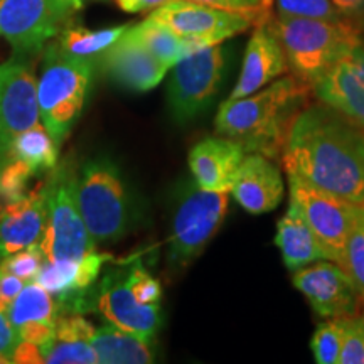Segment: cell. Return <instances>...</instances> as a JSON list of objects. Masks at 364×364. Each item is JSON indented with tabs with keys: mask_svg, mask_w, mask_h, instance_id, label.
I'll list each match as a JSON object with an SVG mask.
<instances>
[{
	"mask_svg": "<svg viewBox=\"0 0 364 364\" xmlns=\"http://www.w3.org/2000/svg\"><path fill=\"white\" fill-rule=\"evenodd\" d=\"M280 161L327 193L364 208V130L324 103H309L287 129Z\"/></svg>",
	"mask_w": 364,
	"mask_h": 364,
	"instance_id": "1",
	"label": "cell"
},
{
	"mask_svg": "<svg viewBox=\"0 0 364 364\" xmlns=\"http://www.w3.org/2000/svg\"><path fill=\"white\" fill-rule=\"evenodd\" d=\"M312 88L282 76L248 97L226 100L218 110L216 134L236 140L247 152L279 159L292 118L311 103Z\"/></svg>",
	"mask_w": 364,
	"mask_h": 364,
	"instance_id": "2",
	"label": "cell"
},
{
	"mask_svg": "<svg viewBox=\"0 0 364 364\" xmlns=\"http://www.w3.org/2000/svg\"><path fill=\"white\" fill-rule=\"evenodd\" d=\"M268 26L284 48L290 73L311 88L363 39L361 27L349 19L277 16L268 19Z\"/></svg>",
	"mask_w": 364,
	"mask_h": 364,
	"instance_id": "3",
	"label": "cell"
},
{
	"mask_svg": "<svg viewBox=\"0 0 364 364\" xmlns=\"http://www.w3.org/2000/svg\"><path fill=\"white\" fill-rule=\"evenodd\" d=\"M93 75V59L76 58L49 44L38 81V103L43 125L58 144L83 112Z\"/></svg>",
	"mask_w": 364,
	"mask_h": 364,
	"instance_id": "4",
	"label": "cell"
},
{
	"mask_svg": "<svg viewBox=\"0 0 364 364\" xmlns=\"http://www.w3.org/2000/svg\"><path fill=\"white\" fill-rule=\"evenodd\" d=\"M78 204L97 243L124 238L134 221V204L122 171L112 159H91L78 174Z\"/></svg>",
	"mask_w": 364,
	"mask_h": 364,
	"instance_id": "5",
	"label": "cell"
},
{
	"mask_svg": "<svg viewBox=\"0 0 364 364\" xmlns=\"http://www.w3.org/2000/svg\"><path fill=\"white\" fill-rule=\"evenodd\" d=\"M48 220L41 240L46 262L78 260L97 250L78 204V172L68 161L51 169L46 181Z\"/></svg>",
	"mask_w": 364,
	"mask_h": 364,
	"instance_id": "6",
	"label": "cell"
},
{
	"mask_svg": "<svg viewBox=\"0 0 364 364\" xmlns=\"http://www.w3.org/2000/svg\"><path fill=\"white\" fill-rule=\"evenodd\" d=\"M230 193L201 189L196 181H186L176 198L169 236V265L184 268L206 250L225 221Z\"/></svg>",
	"mask_w": 364,
	"mask_h": 364,
	"instance_id": "7",
	"label": "cell"
},
{
	"mask_svg": "<svg viewBox=\"0 0 364 364\" xmlns=\"http://www.w3.org/2000/svg\"><path fill=\"white\" fill-rule=\"evenodd\" d=\"M225 65V48L213 44L196 49L171 68L167 102L174 120L186 124L206 110L220 91Z\"/></svg>",
	"mask_w": 364,
	"mask_h": 364,
	"instance_id": "8",
	"label": "cell"
},
{
	"mask_svg": "<svg viewBox=\"0 0 364 364\" xmlns=\"http://www.w3.org/2000/svg\"><path fill=\"white\" fill-rule=\"evenodd\" d=\"M289 177V201L294 203L306 218L309 226L321 241L322 248L327 255V260L343 265L346 243L356 223L361 206L346 201L318 189L302 177L295 174H287Z\"/></svg>",
	"mask_w": 364,
	"mask_h": 364,
	"instance_id": "9",
	"label": "cell"
},
{
	"mask_svg": "<svg viewBox=\"0 0 364 364\" xmlns=\"http://www.w3.org/2000/svg\"><path fill=\"white\" fill-rule=\"evenodd\" d=\"M78 11L70 0H0V38L21 54H36Z\"/></svg>",
	"mask_w": 364,
	"mask_h": 364,
	"instance_id": "10",
	"label": "cell"
},
{
	"mask_svg": "<svg viewBox=\"0 0 364 364\" xmlns=\"http://www.w3.org/2000/svg\"><path fill=\"white\" fill-rule=\"evenodd\" d=\"M149 17L167 26L182 38L194 41L201 48L221 44L223 41L263 22L252 14L225 11L193 0H172L152 11Z\"/></svg>",
	"mask_w": 364,
	"mask_h": 364,
	"instance_id": "11",
	"label": "cell"
},
{
	"mask_svg": "<svg viewBox=\"0 0 364 364\" xmlns=\"http://www.w3.org/2000/svg\"><path fill=\"white\" fill-rule=\"evenodd\" d=\"M292 284L322 317H351L361 314L363 299L343 267L321 260L294 272Z\"/></svg>",
	"mask_w": 364,
	"mask_h": 364,
	"instance_id": "12",
	"label": "cell"
},
{
	"mask_svg": "<svg viewBox=\"0 0 364 364\" xmlns=\"http://www.w3.org/2000/svg\"><path fill=\"white\" fill-rule=\"evenodd\" d=\"M97 311L120 329L152 339L161 326V306L140 304L130 289L129 268H113L95 290Z\"/></svg>",
	"mask_w": 364,
	"mask_h": 364,
	"instance_id": "13",
	"label": "cell"
},
{
	"mask_svg": "<svg viewBox=\"0 0 364 364\" xmlns=\"http://www.w3.org/2000/svg\"><path fill=\"white\" fill-rule=\"evenodd\" d=\"M318 102L364 130V41L354 44L312 86Z\"/></svg>",
	"mask_w": 364,
	"mask_h": 364,
	"instance_id": "14",
	"label": "cell"
},
{
	"mask_svg": "<svg viewBox=\"0 0 364 364\" xmlns=\"http://www.w3.org/2000/svg\"><path fill=\"white\" fill-rule=\"evenodd\" d=\"M39 120L38 81L33 68L11 61V71L0 90V164L9 157L16 136Z\"/></svg>",
	"mask_w": 364,
	"mask_h": 364,
	"instance_id": "15",
	"label": "cell"
},
{
	"mask_svg": "<svg viewBox=\"0 0 364 364\" xmlns=\"http://www.w3.org/2000/svg\"><path fill=\"white\" fill-rule=\"evenodd\" d=\"M289 71V63L279 38L273 34L268 21L258 22L247 44L240 78L228 100L248 97Z\"/></svg>",
	"mask_w": 364,
	"mask_h": 364,
	"instance_id": "16",
	"label": "cell"
},
{
	"mask_svg": "<svg viewBox=\"0 0 364 364\" xmlns=\"http://www.w3.org/2000/svg\"><path fill=\"white\" fill-rule=\"evenodd\" d=\"M230 193L250 215H265L284 201V177L270 157L250 152L238 167Z\"/></svg>",
	"mask_w": 364,
	"mask_h": 364,
	"instance_id": "17",
	"label": "cell"
},
{
	"mask_svg": "<svg viewBox=\"0 0 364 364\" xmlns=\"http://www.w3.org/2000/svg\"><path fill=\"white\" fill-rule=\"evenodd\" d=\"M127 31L98 58L100 65L117 85L127 90L139 91V93L154 90L166 78L171 68L154 58Z\"/></svg>",
	"mask_w": 364,
	"mask_h": 364,
	"instance_id": "18",
	"label": "cell"
},
{
	"mask_svg": "<svg viewBox=\"0 0 364 364\" xmlns=\"http://www.w3.org/2000/svg\"><path fill=\"white\" fill-rule=\"evenodd\" d=\"M48 220L46 182L19 201L0 209V262L9 255L41 243Z\"/></svg>",
	"mask_w": 364,
	"mask_h": 364,
	"instance_id": "19",
	"label": "cell"
},
{
	"mask_svg": "<svg viewBox=\"0 0 364 364\" xmlns=\"http://www.w3.org/2000/svg\"><path fill=\"white\" fill-rule=\"evenodd\" d=\"M247 150L228 136H206L189 152V169L201 189L230 193Z\"/></svg>",
	"mask_w": 364,
	"mask_h": 364,
	"instance_id": "20",
	"label": "cell"
},
{
	"mask_svg": "<svg viewBox=\"0 0 364 364\" xmlns=\"http://www.w3.org/2000/svg\"><path fill=\"white\" fill-rule=\"evenodd\" d=\"M275 245L280 250L285 267L292 272L316 262L327 260L321 241L317 240L300 209L290 201L289 209L277 225Z\"/></svg>",
	"mask_w": 364,
	"mask_h": 364,
	"instance_id": "21",
	"label": "cell"
},
{
	"mask_svg": "<svg viewBox=\"0 0 364 364\" xmlns=\"http://www.w3.org/2000/svg\"><path fill=\"white\" fill-rule=\"evenodd\" d=\"M103 364H147L156 361L154 341L120 329L112 322L95 329L90 339Z\"/></svg>",
	"mask_w": 364,
	"mask_h": 364,
	"instance_id": "22",
	"label": "cell"
},
{
	"mask_svg": "<svg viewBox=\"0 0 364 364\" xmlns=\"http://www.w3.org/2000/svg\"><path fill=\"white\" fill-rule=\"evenodd\" d=\"M127 33L135 41H139L154 58H157L167 68H172L177 61H181L182 58H186L196 49H201L198 43L182 38L167 26L150 19V17L139 24L130 26Z\"/></svg>",
	"mask_w": 364,
	"mask_h": 364,
	"instance_id": "23",
	"label": "cell"
},
{
	"mask_svg": "<svg viewBox=\"0 0 364 364\" xmlns=\"http://www.w3.org/2000/svg\"><path fill=\"white\" fill-rule=\"evenodd\" d=\"M59 145L48 129L38 124L16 136L9 156L24 161L39 176L56 167Z\"/></svg>",
	"mask_w": 364,
	"mask_h": 364,
	"instance_id": "24",
	"label": "cell"
},
{
	"mask_svg": "<svg viewBox=\"0 0 364 364\" xmlns=\"http://www.w3.org/2000/svg\"><path fill=\"white\" fill-rule=\"evenodd\" d=\"M129 27L130 26H117L91 31L81 26H68L58 34L56 44L71 56L95 59L115 44Z\"/></svg>",
	"mask_w": 364,
	"mask_h": 364,
	"instance_id": "25",
	"label": "cell"
},
{
	"mask_svg": "<svg viewBox=\"0 0 364 364\" xmlns=\"http://www.w3.org/2000/svg\"><path fill=\"white\" fill-rule=\"evenodd\" d=\"M58 316V302L36 280L27 282L24 289L21 290L19 295L12 300L7 309V317L16 331H19L26 322L31 321L56 322Z\"/></svg>",
	"mask_w": 364,
	"mask_h": 364,
	"instance_id": "26",
	"label": "cell"
},
{
	"mask_svg": "<svg viewBox=\"0 0 364 364\" xmlns=\"http://www.w3.org/2000/svg\"><path fill=\"white\" fill-rule=\"evenodd\" d=\"M344 336V317H331L317 326L311 349L317 364H339Z\"/></svg>",
	"mask_w": 364,
	"mask_h": 364,
	"instance_id": "27",
	"label": "cell"
},
{
	"mask_svg": "<svg viewBox=\"0 0 364 364\" xmlns=\"http://www.w3.org/2000/svg\"><path fill=\"white\" fill-rule=\"evenodd\" d=\"M44 363L49 364H95L98 363L97 351L90 341L54 338L41 348Z\"/></svg>",
	"mask_w": 364,
	"mask_h": 364,
	"instance_id": "28",
	"label": "cell"
},
{
	"mask_svg": "<svg viewBox=\"0 0 364 364\" xmlns=\"http://www.w3.org/2000/svg\"><path fill=\"white\" fill-rule=\"evenodd\" d=\"M341 267L348 272V275L356 284L358 292L364 302V208L359 211L358 220L354 223L348 243H346Z\"/></svg>",
	"mask_w": 364,
	"mask_h": 364,
	"instance_id": "29",
	"label": "cell"
},
{
	"mask_svg": "<svg viewBox=\"0 0 364 364\" xmlns=\"http://www.w3.org/2000/svg\"><path fill=\"white\" fill-rule=\"evenodd\" d=\"M277 16L307 19H344L331 0H277Z\"/></svg>",
	"mask_w": 364,
	"mask_h": 364,
	"instance_id": "30",
	"label": "cell"
},
{
	"mask_svg": "<svg viewBox=\"0 0 364 364\" xmlns=\"http://www.w3.org/2000/svg\"><path fill=\"white\" fill-rule=\"evenodd\" d=\"M44 262V252L38 243L29 248L21 250V252L9 255L7 258H4V260L0 262V270L19 277V279L24 282H33L36 280V277L39 275Z\"/></svg>",
	"mask_w": 364,
	"mask_h": 364,
	"instance_id": "31",
	"label": "cell"
},
{
	"mask_svg": "<svg viewBox=\"0 0 364 364\" xmlns=\"http://www.w3.org/2000/svg\"><path fill=\"white\" fill-rule=\"evenodd\" d=\"M339 364H364V316L344 317Z\"/></svg>",
	"mask_w": 364,
	"mask_h": 364,
	"instance_id": "32",
	"label": "cell"
},
{
	"mask_svg": "<svg viewBox=\"0 0 364 364\" xmlns=\"http://www.w3.org/2000/svg\"><path fill=\"white\" fill-rule=\"evenodd\" d=\"M130 289L140 304H161L162 287L156 277L145 270L140 262L132 263L129 267Z\"/></svg>",
	"mask_w": 364,
	"mask_h": 364,
	"instance_id": "33",
	"label": "cell"
},
{
	"mask_svg": "<svg viewBox=\"0 0 364 364\" xmlns=\"http://www.w3.org/2000/svg\"><path fill=\"white\" fill-rule=\"evenodd\" d=\"M193 2L206 4V6L225 9L231 12L252 14L260 21H268L272 17L270 9L273 0H193Z\"/></svg>",
	"mask_w": 364,
	"mask_h": 364,
	"instance_id": "34",
	"label": "cell"
},
{
	"mask_svg": "<svg viewBox=\"0 0 364 364\" xmlns=\"http://www.w3.org/2000/svg\"><path fill=\"white\" fill-rule=\"evenodd\" d=\"M95 327L81 317V314H61L56 318V336L58 339H83L90 341Z\"/></svg>",
	"mask_w": 364,
	"mask_h": 364,
	"instance_id": "35",
	"label": "cell"
},
{
	"mask_svg": "<svg viewBox=\"0 0 364 364\" xmlns=\"http://www.w3.org/2000/svg\"><path fill=\"white\" fill-rule=\"evenodd\" d=\"M17 334H19V341H27V343H33L36 346H39V348H43L44 344H48L49 341H53L54 336H56V322H26V324L17 331Z\"/></svg>",
	"mask_w": 364,
	"mask_h": 364,
	"instance_id": "36",
	"label": "cell"
},
{
	"mask_svg": "<svg viewBox=\"0 0 364 364\" xmlns=\"http://www.w3.org/2000/svg\"><path fill=\"white\" fill-rule=\"evenodd\" d=\"M17 344H19V334L9 321L7 312H0V354L12 359Z\"/></svg>",
	"mask_w": 364,
	"mask_h": 364,
	"instance_id": "37",
	"label": "cell"
},
{
	"mask_svg": "<svg viewBox=\"0 0 364 364\" xmlns=\"http://www.w3.org/2000/svg\"><path fill=\"white\" fill-rule=\"evenodd\" d=\"M26 284L27 282L19 279V277L11 275V273L0 270V302L11 306L12 300L19 295V292L24 289Z\"/></svg>",
	"mask_w": 364,
	"mask_h": 364,
	"instance_id": "38",
	"label": "cell"
},
{
	"mask_svg": "<svg viewBox=\"0 0 364 364\" xmlns=\"http://www.w3.org/2000/svg\"><path fill=\"white\" fill-rule=\"evenodd\" d=\"M12 363L38 364V363H44V359H43V353H41L39 346L27 343V341H19V344H17L16 349H14Z\"/></svg>",
	"mask_w": 364,
	"mask_h": 364,
	"instance_id": "39",
	"label": "cell"
},
{
	"mask_svg": "<svg viewBox=\"0 0 364 364\" xmlns=\"http://www.w3.org/2000/svg\"><path fill=\"white\" fill-rule=\"evenodd\" d=\"M344 19L361 24L364 19V0H331Z\"/></svg>",
	"mask_w": 364,
	"mask_h": 364,
	"instance_id": "40",
	"label": "cell"
},
{
	"mask_svg": "<svg viewBox=\"0 0 364 364\" xmlns=\"http://www.w3.org/2000/svg\"><path fill=\"white\" fill-rule=\"evenodd\" d=\"M172 0H117V6L124 12L136 14V12H147L156 11V9L166 6Z\"/></svg>",
	"mask_w": 364,
	"mask_h": 364,
	"instance_id": "41",
	"label": "cell"
},
{
	"mask_svg": "<svg viewBox=\"0 0 364 364\" xmlns=\"http://www.w3.org/2000/svg\"><path fill=\"white\" fill-rule=\"evenodd\" d=\"M9 71H11V63H6V65H0V90H2L4 83H6Z\"/></svg>",
	"mask_w": 364,
	"mask_h": 364,
	"instance_id": "42",
	"label": "cell"
},
{
	"mask_svg": "<svg viewBox=\"0 0 364 364\" xmlns=\"http://www.w3.org/2000/svg\"><path fill=\"white\" fill-rule=\"evenodd\" d=\"M70 2H71L73 6H75L76 9H78V11H80L81 7H83V0H70Z\"/></svg>",
	"mask_w": 364,
	"mask_h": 364,
	"instance_id": "43",
	"label": "cell"
},
{
	"mask_svg": "<svg viewBox=\"0 0 364 364\" xmlns=\"http://www.w3.org/2000/svg\"><path fill=\"white\" fill-rule=\"evenodd\" d=\"M7 363H12V359L4 356V354H0V364H7Z\"/></svg>",
	"mask_w": 364,
	"mask_h": 364,
	"instance_id": "44",
	"label": "cell"
},
{
	"mask_svg": "<svg viewBox=\"0 0 364 364\" xmlns=\"http://www.w3.org/2000/svg\"><path fill=\"white\" fill-rule=\"evenodd\" d=\"M359 27H361V33H363V36H364V19H363L361 24H359Z\"/></svg>",
	"mask_w": 364,
	"mask_h": 364,
	"instance_id": "45",
	"label": "cell"
},
{
	"mask_svg": "<svg viewBox=\"0 0 364 364\" xmlns=\"http://www.w3.org/2000/svg\"><path fill=\"white\" fill-rule=\"evenodd\" d=\"M363 316H364V312H363Z\"/></svg>",
	"mask_w": 364,
	"mask_h": 364,
	"instance_id": "46",
	"label": "cell"
}]
</instances>
